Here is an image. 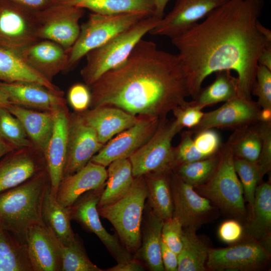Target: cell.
Masks as SVG:
<instances>
[{
	"instance_id": "obj_23",
	"label": "cell",
	"mask_w": 271,
	"mask_h": 271,
	"mask_svg": "<svg viewBox=\"0 0 271 271\" xmlns=\"http://www.w3.org/2000/svg\"><path fill=\"white\" fill-rule=\"evenodd\" d=\"M106 167L89 161L76 172L63 177L56 195L61 206H72L83 194L105 186L107 178Z\"/></svg>"
},
{
	"instance_id": "obj_41",
	"label": "cell",
	"mask_w": 271,
	"mask_h": 271,
	"mask_svg": "<svg viewBox=\"0 0 271 271\" xmlns=\"http://www.w3.org/2000/svg\"><path fill=\"white\" fill-rule=\"evenodd\" d=\"M193 134L194 133L191 129L182 132L179 144L173 148L175 167L180 164L207 158L196 147L193 140Z\"/></svg>"
},
{
	"instance_id": "obj_47",
	"label": "cell",
	"mask_w": 271,
	"mask_h": 271,
	"mask_svg": "<svg viewBox=\"0 0 271 271\" xmlns=\"http://www.w3.org/2000/svg\"><path fill=\"white\" fill-rule=\"evenodd\" d=\"M91 92L88 85L77 83L72 85L67 94V100L76 112H82L90 107Z\"/></svg>"
},
{
	"instance_id": "obj_39",
	"label": "cell",
	"mask_w": 271,
	"mask_h": 271,
	"mask_svg": "<svg viewBox=\"0 0 271 271\" xmlns=\"http://www.w3.org/2000/svg\"><path fill=\"white\" fill-rule=\"evenodd\" d=\"M0 135L16 149L35 147L21 122L5 107H0Z\"/></svg>"
},
{
	"instance_id": "obj_15",
	"label": "cell",
	"mask_w": 271,
	"mask_h": 271,
	"mask_svg": "<svg viewBox=\"0 0 271 271\" xmlns=\"http://www.w3.org/2000/svg\"><path fill=\"white\" fill-rule=\"evenodd\" d=\"M160 120V118L144 117L104 144L90 161L106 167L116 160L129 158L152 137Z\"/></svg>"
},
{
	"instance_id": "obj_43",
	"label": "cell",
	"mask_w": 271,
	"mask_h": 271,
	"mask_svg": "<svg viewBox=\"0 0 271 271\" xmlns=\"http://www.w3.org/2000/svg\"><path fill=\"white\" fill-rule=\"evenodd\" d=\"M260 151L256 164L261 179L271 169V122H258Z\"/></svg>"
},
{
	"instance_id": "obj_38",
	"label": "cell",
	"mask_w": 271,
	"mask_h": 271,
	"mask_svg": "<svg viewBox=\"0 0 271 271\" xmlns=\"http://www.w3.org/2000/svg\"><path fill=\"white\" fill-rule=\"evenodd\" d=\"M56 240L60 257V271L105 270L91 261L78 237L75 241L67 245L61 243L56 237Z\"/></svg>"
},
{
	"instance_id": "obj_7",
	"label": "cell",
	"mask_w": 271,
	"mask_h": 271,
	"mask_svg": "<svg viewBox=\"0 0 271 271\" xmlns=\"http://www.w3.org/2000/svg\"><path fill=\"white\" fill-rule=\"evenodd\" d=\"M147 17L150 16L138 13L91 14L87 21L80 26L79 35L69 51L67 70L73 68L90 51Z\"/></svg>"
},
{
	"instance_id": "obj_35",
	"label": "cell",
	"mask_w": 271,
	"mask_h": 271,
	"mask_svg": "<svg viewBox=\"0 0 271 271\" xmlns=\"http://www.w3.org/2000/svg\"><path fill=\"white\" fill-rule=\"evenodd\" d=\"M183 246L178 254V271H204L209 249L197 236L196 230L183 228Z\"/></svg>"
},
{
	"instance_id": "obj_5",
	"label": "cell",
	"mask_w": 271,
	"mask_h": 271,
	"mask_svg": "<svg viewBox=\"0 0 271 271\" xmlns=\"http://www.w3.org/2000/svg\"><path fill=\"white\" fill-rule=\"evenodd\" d=\"M147 198L144 176L134 177L127 193L116 202L98 208L99 216L113 226L120 242L130 254L139 249L142 240V225Z\"/></svg>"
},
{
	"instance_id": "obj_26",
	"label": "cell",
	"mask_w": 271,
	"mask_h": 271,
	"mask_svg": "<svg viewBox=\"0 0 271 271\" xmlns=\"http://www.w3.org/2000/svg\"><path fill=\"white\" fill-rule=\"evenodd\" d=\"M249 221L245 225L247 237L270 246L271 185L259 183L254 195Z\"/></svg>"
},
{
	"instance_id": "obj_32",
	"label": "cell",
	"mask_w": 271,
	"mask_h": 271,
	"mask_svg": "<svg viewBox=\"0 0 271 271\" xmlns=\"http://www.w3.org/2000/svg\"><path fill=\"white\" fill-rule=\"evenodd\" d=\"M0 271H34L25 240L1 227Z\"/></svg>"
},
{
	"instance_id": "obj_11",
	"label": "cell",
	"mask_w": 271,
	"mask_h": 271,
	"mask_svg": "<svg viewBox=\"0 0 271 271\" xmlns=\"http://www.w3.org/2000/svg\"><path fill=\"white\" fill-rule=\"evenodd\" d=\"M38 39L35 12L0 0V46L19 53Z\"/></svg>"
},
{
	"instance_id": "obj_12",
	"label": "cell",
	"mask_w": 271,
	"mask_h": 271,
	"mask_svg": "<svg viewBox=\"0 0 271 271\" xmlns=\"http://www.w3.org/2000/svg\"><path fill=\"white\" fill-rule=\"evenodd\" d=\"M171 187L174 205L173 217L179 220L183 228L197 230L213 218L216 208L210 201L199 194L173 171Z\"/></svg>"
},
{
	"instance_id": "obj_37",
	"label": "cell",
	"mask_w": 271,
	"mask_h": 271,
	"mask_svg": "<svg viewBox=\"0 0 271 271\" xmlns=\"http://www.w3.org/2000/svg\"><path fill=\"white\" fill-rule=\"evenodd\" d=\"M220 158L219 152L213 156L176 166L173 171L193 187L207 182L214 172Z\"/></svg>"
},
{
	"instance_id": "obj_6",
	"label": "cell",
	"mask_w": 271,
	"mask_h": 271,
	"mask_svg": "<svg viewBox=\"0 0 271 271\" xmlns=\"http://www.w3.org/2000/svg\"><path fill=\"white\" fill-rule=\"evenodd\" d=\"M194 188L225 213L239 218L246 217L243 188L234 168L233 153L227 143L221 147L218 163L211 178Z\"/></svg>"
},
{
	"instance_id": "obj_16",
	"label": "cell",
	"mask_w": 271,
	"mask_h": 271,
	"mask_svg": "<svg viewBox=\"0 0 271 271\" xmlns=\"http://www.w3.org/2000/svg\"><path fill=\"white\" fill-rule=\"evenodd\" d=\"M103 146L95 130L83 121L77 112L70 113L67 155L63 177L82 168Z\"/></svg>"
},
{
	"instance_id": "obj_9",
	"label": "cell",
	"mask_w": 271,
	"mask_h": 271,
	"mask_svg": "<svg viewBox=\"0 0 271 271\" xmlns=\"http://www.w3.org/2000/svg\"><path fill=\"white\" fill-rule=\"evenodd\" d=\"M84 13L85 9L66 3L35 12L38 38L56 42L69 51L79 35V22Z\"/></svg>"
},
{
	"instance_id": "obj_42",
	"label": "cell",
	"mask_w": 271,
	"mask_h": 271,
	"mask_svg": "<svg viewBox=\"0 0 271 271\" xmlns=\"http://www.w3.org/2000/svg\"><path fill=\"white\" fill-rule=\"evenodd\" d=\"M251 94L257 97V103L261 108H271V70L258 65Z\"/></svg>"
},
{
	"instance_id": "obj_18",
	"label": "cell",
	"mask_w": 271,
	"mask_h": 271,
	"mask_svg": "<svg viewBox=\"0 0 271 271\" xmlns=\"http://www.w3.org/2000/svg\"><path fill=\"white\" fill-rule=\"evenodd\" d=\"M69 116L66 105L54 110L53 131L43 155L51 193L55 197L67 160Z\"/></svg>"
},
{
	"instance_id": "obj_13",
	"label": "cell",
	"mask_w": 271,
	"mask_h": 271,
	"mask_svg": "<svg viewBox=\"0 0 271 271\" xmlns=\"http://www.w3.org/2000/svg\"><path fill=\"white\" fill-rule=\"evenodd\" d=\"M104 186L88 191L81 195L68 209L71 220L78 222L83 228L94 233L114 257L117 263L131 258L130 253L119 241L116 235L109 233L99 219L97 204Z\"/></svg>"
},
{
	"instance_id": "obj_54",
	"label": "cell",
	"mask_w": 271,
	"mask_h": 271,
	"mask_svg": "<svg viewBox=\"0 0 271 271\" xmlns=\"http://www.w3.org/2000/svg\"><path fill=\"white\" fill-rule=\"evenodd\" d=\"M16 150L0 135V160L8 154Z\"/></svg>"
},
{
	"instance_id": "obj_8",
	"label": "cell",
	"mask_w": 271,
	"mask_h": 271,
	"mask_svg": "<svg viewBox=\"0 0 271 271\" xmlns=\"http://www.w3.org/2000/svg\"><path fill=\"white\" fill-rule=\"evenodd\" d=\"M182 129L175 119L161 118L152 137L128 158L133 177L173 171L175 163L172 142Z\"/></svg>"
},
{
	"instance_id": "obj_48",
	"label": "cell",
	"mask_w": 271,
	"mask_h": 271,
	"mask_svg": "<svg viewBox=\"0 0 271 271\" xmlns=\"http://www.w3.org/2000/svg\"><path fill=\"white\" fill-rule=\"evenodd\" d=\"M243 234L241 224L234 219L223 222L218 230V235L221 241L228 244H233L240 241Z\"/></svg>"
},
{
	"instance_id": "obj_46",
	"label": "cell",
	"mask_w": 271,
	"mask_h": 271,
	"mask_svg": "<svg viewBox=\"0 0 271 271\" xmlns=\"http://www.w3.org/2000/svg\"><path fill=\"white\" fill-rule=\"evenodd\" d=\"M194 144L198 150L208 157L217 154L223 144L220 134L212 128L200 131L194 134Z\"/></svg>"
},
{
	"instance_id": "obj_4",
	"label": "cell",
	"mask_w": 271,
	"mask_h": 271,
	"mask_svg": "<svg viewBox=\"0 0 271 271\" xmlns=\"http://www.w3.org/2000/svg\"><path fill=\"white\" fill-rule=\"evenodd\" d=\"M160 20L153 16L145 18L88 53L86 63L80 71L85 84L91 85L103 74L125 61L136 45Z\"/></svg>"
},
{
	"instance_id": "obj_28",
	"label": "cell",
	"mask_w": 271,
	"mask_h": 271,
	"mask_svg": "<svg viewBox=\"0 0 271 271\" xmlns=\"http://www.w3.org/2000/svg\"><path fill=\"white\" fill-rule=\"evenodd\" d=\"M141 244L137 252L152 271L165 270L161 257L162 229L164 221L147 208Z\"/></svg>"
},
{
	"instance_id": "obj_22",
	"label": "cell",
	"mask_w": 271,
	"mask_h": 271,
	"mask_svg": "<svg viewBox=\"0 0 271 271\" xmlns=\"http://www.w3.org/2000/svg\"><path fill=\"white\" fill-rule=\"evenodd\" d=\"M24 239L34 271L61 270L55 235L44 221L30 227Z\"/></svg>"
},
{
	"instance_id": "obj_27",
	"label": "cell",
	"mask_w": 271,
	"mask_h": 271,
	"mask_svg": "<svg viewBox=\"0 0 271 271\" xmlns=\"http://www.w3.org/2000/svg\"><path fill=\"white\" fill-rule=\"evenodd\" d=\"M0 81L30 82L43 85L56 91H62L57 86L38 73L18 52L0 46Z\"/></svg>"
},
{
	"instance_id": "obj_3",
	"label": "cell",
	"mask_w": 271,
	"mask_h": 271,
	"mask_svg": "<svg viewBox=\"0 0 271 271\" xmlns=\"http://www.w3.org/2000/svg\"><path fill=\"white\" fill-rule=\"evenodd\" d=\"M50 186L47 170L0 193V227L25 240L31 226L43 221L44 198Z\"/></svg>"
},
{
	"instance_id": "obj_34",
	"label": "cell",
	"mask_w": 271,
	"mask_h": 271,
	"mask_svg": "<svg viewBox=\"0 0 271 271\" xmlns=\"http://www.w3.org/2000/svg\"><path fill=\"white\" fill-rule=\"evenodd\" d=\"M214 81L204 88H201L193 102L202 107L220 102H226L238 96L237 78L231 75L230 70L216 72Z\"/></svg>"
},
{
	"instance_id": "obj_52",
	"label": "cell",
	"mask_w": 271,
	"mask_h": 271,
	"mask_svg": "<svg viewBox=\"0 0 271 271\" xmlns=\"http://www.w3.org/2000/svg\"><path fill=\"white\" fill-rule=\"evenodd\" d=\"M258 64L271 70V45L266 46L258 58Z\"/></svg>"
},
{
	"instance_id": "obj_56",
	"label": "cell",
	"mask_w": 271,
	"mask_h": 271,
	"mask_svg": "<svg viewBox=\"0 0 271 271\" xmlns=\"http://www.w3.org/2000/svg\"><path fill=\"white\" fill-rule=\"evenodd\" d=\"M257 28L259 32L270 42H271V31L258 22Z\"/></svg>"
},
{
	"instance_id": "obj_30",
	"label": "cell",
	"mask_w": 271,
	"mask_h": 271,
	"mask_svg": "<svg viewBox=\"0 0 271 271\" xmlns=\"http://www.w3.org/2000/svg\"><path fill=\"white\" fill-rule=\"evenodd\" d=\"M107 178L101 194L97 208L113 203L125 195L134 177L128 158L116 160L108 166Z\"/></svg>"
},
{
	"instance_id": "obj_36",
	"label": "cell",
	"mask_w": 271,
	"mask_h": 271,
	"mask_svg": "<svg viewBox=\"0 0 271 271\" xmlns=\"http://www.w3.org/2000/svg\"><path fill=\"white\" fill-rule=\"evenodd\" d=\"M258 122L235 128L226 143L234 158L256 163L261 146Z\"/></svg>"
},
{
	"instance_id": "obj_31",
	"label": "cell",
	"mask_w": 271,
	"mask_h": 271,
	"mask_svg": "<svg viewBox=\"0 0 271 271\" xmlns=\"http://www.w3.org/2000/svg\"><path fill=\"white\" fill-rule=\"evenodd\" d=\"M42 218L46 225L53 231L63 244L67 245L77 238L71 226V219L67 207L61 206L48 188L43 202Z\"/></svg>"
},
{
	"instance_id": "obj_25",
	"label": "cell",
	"mask_w": 271,
	"mask_h": 271,
	"mask_svg": "<svg viewBox=\"0 0 271 271\" xmlns=\"http://www.w3.org/2000/svg\"><path fill=\"white\" fill-rule=\"evenodd\" d=\"M7 108L21 122L35 148L44 155L54 125V110H36L10 103Z\"/></svg>"
},
{
	"instance_id": "obj_19",
	"label": "cell",
	"mask_w": 271,
	"mask_h": 271,
	"mask_svg": "<svg viewBox=\"0 0 271 271\" xmlns=\"http://www.w3.org/2000/svg\"><path fill=\"white\" fill-rule=\"evenodd\" d=\"M47 170L44 156L35 147L16 149L0 160V193Z\"/></svg>"
},
{
	"instance_id": "obj_14",
	"label": "cell",
	"mask_w": 271,
	"mask_h": 271,
	"mask_svg": "<svg viewBox=\"0 0 271 271\" xmlns=\"http://www.w3.org/2000/svg\"><path fill=\"white\" fill-rule=\"evenodd\" d=\"M228 0H176L172 10L149 32L171 39L186 32Z\"/></svg>"
},
{
	"instance_id": "obj_10",
	"label": "cell",
	"mask_w": 271,
	"mask_h": 271,
	"mask_svg": "<svg viewBox=\"0 0 271 271\" xmlns=\"http://www.w3.org/2000/svg\"><path fill=\"white\" fill-rule=\"evenodd\" d=\"M269 258L270 246L247 237L226 247L209 249L206 265L214 270H254Z\"/></svg>"
},
{
	"instance_id": "obj_2",
	"label": "cell",
	"mask_w": 271,
	"mask_h": 271,
	"mask_svg": "<svg viewBox=\"0 0 271 271\" xmlns=\"http://www.w3.org/2000/svg\"><path fill=\"white\" fill-rule=\"evenodd\" d=\"M89 87L90 108L112 106L133 115L160 119L190 96L177 54L143 39L125 61Z\"/></svg>"
},
{
	"instance_id": "obj_40",
	"label": "cell",
	"mask_w": 271,
	"mask_h": 271,
	"mask_svg": "<svg viewBox=\"0 0 271 271\" xmlns=\"http://www.w3.org/2000/svg\"><path fill=\"white\" fill-rule=\"evenodd\" d=\"M234 166L243 190L244 200L251 208L256 189L262 179L256 163L234 157Z\"/></svg>"
},
{
	"instance_id": "obj_53",
	"label": "cell",
	"mask_w": 271,
	"mask_h": 271,
	"mask_svg": "<svg viewBox=\"0 0 271 271\" xmlns=\"http://www.w3.org/2000/svg\"><path fill=\"white\" fill-rule=\"evenodd\" d=\"M170 0H155L154 16L161 19L165 15L166 7Z\"/></svg>"
},
{
	"instance_id": "obj_51",
	"label": "cell",
	"mask_w": 271,
	"mask_h": 271,
	"mask_svg": "<svg viewBox=\"0 0 271 271\" xmlns=\"http://www.w3.org/2000/svg\"><path fill=\"white\" fill-rule=\"evenodd\" d=\"M145 267L143 264L136 259L131 258L124 262L117 264L105 270L107 271H142Z\"/></svg>"
},
{
	"instance_id": "obj_49",
	"label": "cell",
	"mask_w": 271,
	"mask_h": 271,
	"mask_svg": "<svg viewBox=\"0 0 271 271\" xmlns=\"http://www.w3.org/2000/svg\"><path fill=\"white\" fill-rule=\"evenodd\" d=\"M30 11L38 12L65 0H10Z\"/></svg>"
},
{
	"instance_id": "obj_29",
	"label": "cell",
	"mask_w": 271,
	"mask_h": 271,
	"mask_svg": "<svg viewBox=\"0 0 271 271\" xmlns=\"http://www.w3.org/2000/svg\"><path fill=\"white\" fill-rule=\"evenodd\" d=\"M172 171L151 173L144 176L147 188L148 206L163 221L172 217L173 214L171 187Z\"/></svg>"
},
{
	"instance_id": "obj_1",
	"label": "cell",
	"mask_w": 271,
	"mask_h": 271,
	"mask_svg": "<svg viewBox=\"0 0 271 271\" xmlns=\"http://www.w3.org/2000/svg\"><path fill=\"white\" fill-rule=\"evenodd\" d=\"M263 0H228L201 23L172 39L195 99L206 78L214 72L233 70L238 96L251 99L258 58L271 45L258 30Z\"/></svg>"
},
{
	"instance_id": "obj_50",
	"label": "cell",
	"mask_w": 271,
	"mask_h": 271,
	"mask_svg": "<svg viewBox=\"0 0 271 271\" xmlns=\"http://www.w3.org/2000/svg\"><path fill=\"white\" fill-rule=\"evenodd\" d=\"M161 257L165 270L178 271V254L170 249L162 240Z\"/></svg>"
},
{
	"instance_id": "obj_21",
	"label": "cell",
	"mask_w": 271,
	"mask_h": 271,
	"mask_svg": "<svg viewBox=\"0 0 271 271\" xmlns=\"http://www.w3.org/2000/svg\"><path fill=\"white\" fill-rule=\"evenodd\" d=\"M19 53L29 66L51 82L58 74L67 71L69 51L53 41L38 39Z\"/></svg>"
},
{
	"instance_id": "obj_20",
	"label": "cell",
	"mask_w": 271,
	"mask_h": 271,
	"mask_svg": "<svg viewBox=\"0 0 271 271\" xmlns=\"http://www.w3.org/2000/svg\"><path fill=\"white\" fill-rule=\"evenodd\" d=\"M0 91L12 104L40 110L53 111L66 105L63 92L30 82L0 81Z\"/></svg>"
},
{
	"instance_id": "obj_57",
	"label": "cell",
	"mask_w": 271,
	"mask_h": 271,
	"mask_svg": "<svg viewBox=\"0 0 271 271\" xmlns=\"http://www.w3.org/2000/svg\"><path fill=\"white\" fill-rule=\"evenodd\" d=\"M11 102L8 99L7 96L2 91H0V107H6Z\"/></svg>"
},
{
	"instance_id": "obj_33",
	"label": "cell",
	"mask_w": 271,
	"mask_h": 271,
	"mask_svg": "<svg viewBox=\"0 0 271 271\" xmlns=\"http://www.w3.org/2000/svg\"><path fill=\"white\" fill-rule=\"evenodd\" d=\"M64 3L102 15L138 13L153 16L155 11V0H66Z\"/></svg>"
},
{
	"instance_id": "obj_17",
	"label": "cell",
	"mask_w": 271,
	"mask_h": 271,
	"mask_svg": "<svg viewBox=\"0 0 271 271\" xmlns=\"http://www.w3.org/2000/svg\"><path fill=\"white\" fill-rule=\"evenodd\" d=\"M260 109L257 102L238 96L215 110L204 112L200 122L190 129L194 134L215 127L236 128L254 123L258 121Z\"/></svg>"
},
{
	"instance_id": "obj_55",
	"label": "cell",
	"mask_w": 271,
	"mask_h": 271,
	"mask_svg": "<svg viewBox=\"0 0 271 271\" xmlns=\"http://www.w3.org/2000/svg\"><path fill=\"white\" fill-rule=\"evenodd\" d=\"M258 121L271 122V108H261L258 114Z\"/></svg>"
},
{
	"instance_id": "obj_24",
	"label": "cell",
	"mask_w": 271,
	"mask_h": 271,
	"mask_svg": "<svg viewBox=\"0 0 271 271\" xmlns=\"http://www.w3.org/2000/svg\"><path fill=\"white\" fill-rule=\"evenodd\" d=\"M77 113L83 121L95 130L99 141L103 145L144 117L133 115L118 107L107 105Z\"/></svg>"
},
{
	"instance_id": "obj_45",
	"label": "cell",
	"mask_w": 271,
	"mask_h": 271,
	"mask_svg": "<svg viewBox=\"0 0 271 271\" xmlns=\"http://www.w3.org/2000/svg\"><path fill=\"white\" fill-rule=\"evenodd\" d=\"M183 227L178 219L172 217L164 221L162 240L172 250L178 254L183 246Z\"/></svg>"
},
{
	"instance_id": "obj_44",
	"label": "cell",
	"mask_w": 271,
	"mask_h": 271,
	"mask_svg": "<svg viewBox=\"0 0 271 271\" xmlns=\"http://www.w3.org/2000/svg\"><path fill=\"white\" fill-rule=\"evenodd\" d=\"M203 108L195 104L193 101H186L175 108L172 112L175 119L183 128L192 129L201 121L204 112Z\"/></svg>"
}]
</instances>
